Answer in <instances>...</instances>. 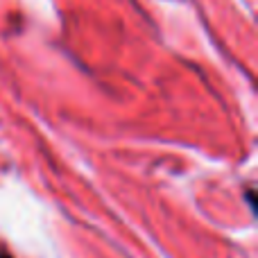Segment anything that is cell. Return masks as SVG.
<instances>
[{"instance_id": "6da1fadb", "label": "cell", "mask_w": 258, "mask_h": 258, "mask_svg": "<svg viewBox=\"0 0 258 258\" xmlns=\"http://www.w3.org/2000/svg\"><path fill=\"white\" fill-rule=\"evenodd\" d=\"M0 258H14L12 254H9V251L7 249H0Z\"/></svg>"}]
</instances>
